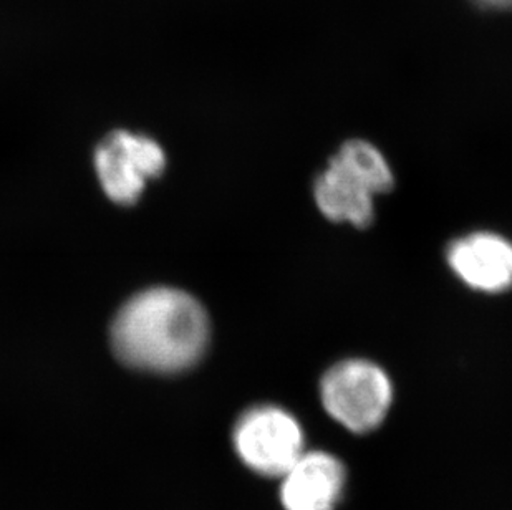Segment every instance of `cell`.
<instances>
[{
  "mask_svg": "<svg viewBox=\"0 0 512 510\" xmlns=\"http://www.w3.org/2000/svg\"><path fill=\"white\" fill-rule=\"evenodd\" d=\"M209 317L183 290L158 287L121 308L112 327L116 357L138 370L178 373L196 365L209 343Z\"/></svg>",
  "mask_w": 512,
  "mask_h": 510,
  "instance_id": "6da1fadb",
  "label": "cell"
},
{
  "mask_svg": "<svg viewBox=\"0 0 512 510\" xmlns=\"http://www.w3.org/2000/svg\"><path fill=\"white\" fill-rule=\"evenodd\" d=\"M393 184L392 168L377 146L347 141L315 179V203L330 221L367 227L375 217V198Z\"/></svg>",
  "mask_w": 512,
  "mask_h": 510,
  "instance_id": "7a4b0ae2",
  "label": "cell"
},
{
  "mask_svg": "<svg viewBox=\"0 0 512 510\" xmlns=\"http://www.w3.org/2000/svg\"><path fill=\"white\" fill-rule=\"evenodd\" d=\"M393 383L382 366L362 358L339 361L320 381L325 413L355 434L380 428L393 405Z\"/></svg>",
  "mask_w": 512,
  "mask_h": 510,
  "instance_id": "3957f363",
  "label": "cell"
},
{
  "mask_svg": "<svg viewBox=\"0 0 512 510\" xmlns=\"http://www.w3.org/2000/svg\"><path fill=\"white\" fill-rule=\"evenodd\" d=\"M232 446L239 461L257 476L281 479L305 453L304 428L281 406H252L237 418Z\"/></svg>",
  "mask_w": 512,
  "mask_h": 510,
  "instance_id": "277c9868",
  "label": "cell"
},
{
  "mask_svg": "<svg viewBox=\"0 0 512 510\" xmlns=\"http://www.w3.org/2000/svg\"><path fill=\"white\" fill-rule=\"evenodd\" d=\"M165 151L148 136L115 131L95 151V169L103 191L115 203L133 204L146 183L165 169Z\"/></svg>",
  "mask_w": 512,
  "mask_h": 510,
  "instance_id": "5b68a950",
  "label": "cell"
},
{
  "mask_svg": "<svg viewBox=\"0 0 512 510\" xmlns=\"http://www.w3.org/2000/svg\"><path fill=\"white\" fill-rule=\"evenodd\" d=\"M446 260L469 289L503 294L512 287V242L496 232H471L451 242Z\"/></svg>",
  "mask_w": 512,
  "mask_h": 510,
  "instance_id": "8992f818",
  "label": "cell"
},
{
  "mask_svg": "<svg viewBox=\"0 0 512 510\" xmlns=\"http://www.w3.org/2000/svg\"><path fill=\"white\" fill-rule=\"evenodd\" d=\"M347 487V467L327 451H307L281 477L285 510H337Z\"/></svg>",
  "mask_w": 512,
  "mask_h": 510,
  "instance_id": "52a82bcc",
  "label": "cell"
},
{
  "mask_svg": "<svg viewBox=\"0 0 512 510\" xmlns=\"http://www.w3.org/2000/svg\"><path fill=\"white\" fill-rule=\"evenodd\" d=\"M474 4L488 10H512V0H473Z\"/></svg>",
  "mask_w": 512,
  "mask_h": 510,
  "instance_id": "ba28073f",
  "label": "cell"
}]
</instances>
